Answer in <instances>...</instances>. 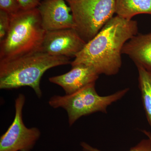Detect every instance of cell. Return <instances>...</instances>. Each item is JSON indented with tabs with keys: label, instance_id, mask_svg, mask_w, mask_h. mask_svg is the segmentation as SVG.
<instances>
[{
	"label": "cell",
	"instance_id": "cell-1",
	"mask_svg": "<svg viewBox=\"0 0 151 151\" xmlns=\"http://www.w3.org/2000/svg\"><path fill=\"white\" fill-rule=\"evenodd\" d=\"M137 22L116 15L110 19L74 58L71 66L84 64L99 75H115L122 65L124 45L137 34Z\"/></svg>",
	"mask_w": 151,
	"mask_h": 151
},
{
	"label": "cell",
	"instance_id": "cell-2",
	"mask_svg": "<svg viewBox=\"0 0 151 151\" xmlns=\"http://www.w3.org/2000/svg\"><path fill=\"white\" fill-rule=\"evenodd\" d=\"M70 58L52 56L40 51L10 59L0 60V89L29 86L38 98L42 97L40 82L44 73L52 68L70 64Z\"/></svg>",
	"mask_w": 151,
	"mask_h": 151
},
{
	"label": "cell",
	"instance_id": "cell-3",
	"mask_svg": "<svg viewBox=\"0 0 151 151\" xmlns=\"http://www.w3.org/2000/svg\"><path fill=\"white\" fill-rule=\"evenodd\" d=\"M46 32L37 8L11 15L8 33L0 43V60L39 51Z\"/></svg>",
	"mask_w": 151,
	"mask_h": 151
},
{
	"label": "cell",
	"instance_id": "cell-4",
	"mask_svg": "<svg viewBox=\"0 0 151 151\" xmlns=\"http://www.w3.org/2000/svg\"><path fill=\"white\" fill-rule=\"evenodd\" d=\"M95 85V83L88 84L70 95H54L50 99L49 104L52 108L65 110L71 127L82 116L98 112L107 113L108 106L122 99L129 90V88H125L111 95L101 96L97 93Z\"/></svg>",
	"mask_w": 151,
	"mask_h": 151
},
{
	"label": "cell",
	"instance_id": "cell-5",
	"mask_svg": "<svg viewBox=\"0 0 151 151\" xmlns=\"http://www.w3.org/2000/svg\"><path fill=\"white\" fill-rule=\"evenodd\" d=\"M116 0H67L75 29L86 42L116 14Z\"/></svg>",
	"mask_w": 151,
	"mask_h": 151
},
{
	"label": "cell",
	"instance_id": "cell-6",
	"mask_svg": "<svg viewBox=\"0 0 151 151\" xmlns=\"http://www.w3.org/2000/svg\"><path fill=\"white\" fill-rule=\"evenodd\" d=\"M24 94H19L15 100L13 122L0 137V151H31L39 139L41 132L37 127L27 128L23 119L25 103Z\"/></svg>",
	"mask_w": 151,
	"mask_h": 151
},
{
	"label": "cell",
	"instance_id": "cell-7",
	"mask_svg": "<svg viewBox=\"0 0 151 151\" xmlns=\"http://www.w3.org/2000/svg\"><path fill=\"white\" fill-rule=\"evenodd\" d=\"M86 43L74 29L46 31L39 51L70 58H75Z\"/></svg>",
	"mask_w": 151,
	"mask_h": 151
},
{
	"label": "cell",
	"instance_id": "cell-8",
	"mask_svg": "<svg viewBox=\"0 0 151 151\" xmlns=\"http://www.w3.org/2000/svg\"><path fill=\"white\" fill-rule=\"evenodd\" d=\"M37 8L42 27L46 31L75 29L71 9L64 0H44Z\"/></svg>",
	"mask_w": 151,
	"mask_h": 151
},
{
	"label": "cell",
	"instance_id": "cell-9",
	"mask_svg": "<svg viewBox=\"0 0 151 151\" xmlns=\"http://www.w3.org/2000/svg\"><path fill=\"white\" fill-rule=\"evenodd\" d=\"M99 75L90 66L78 64L72 66L67 73L49 78L51 83L61 86L65 95L77 92L88 84L95 83Z\"/></svg>",
	"mask_w": 151,
	"mask_h": 151
},
{
	"label": "cell",
	"instance_id": "cell-10",
	"mask_svg": "<svg viewBox=\"0 0 151 151\" xmlns=\"http://www.w3.org/2000/svg\"><path fill=\"white\" fill-rule=\"evenodd\" d=\"M122 52L128 55L136 66L151 73V32L134 36L124 45Z\"/></svg>",
	"mask_w": 151,
	"mask_h": 151
},
{
	"label": "cell",
	"instance_id": "cell-11",
	"mask_svg": "<svg viewBox=\"0 0 151 151\" xmlns=\"http://www.w3.org/2000/svg\"><path fill=\"white\" fill-rule=\"evenodd\" d=\"M116 14L128 20L140 14H151V0H116Z\"/></svg>",
	"mask_w": 151,
	"mask_h": 151
},
{
	"label": "cell",
	"instance_id": "cell-12",
	"mask_svg": "<svg viewBox=\"0 0 151 151\" xmlns=\"http://www.w3.org/2000/svg\"><path fill=\"white\" fill-rule=\"evenodd\" d=\"M139 73V86L141 93L143 108L151 128V73L137 65Z\"/></svg>",
	"mask_w": 151,
	"mask_h": 151
},
{
	"label": "cell",
	"instance_id": "cell-13",
	"mask_svg": "<svg viewBox=\"0 0 151 151\" xmlns=\"http://www.w3.org/2000/svg\"><path fill=\"white\" fill-rule=\"evenodd\" d=\"M80 145L83 151H102L85 142H81ZM128 151H151V140L148 138L144 139Z\"/></svg>",
	"mask_w": 151,
	"mask_h": 151
},
{
	"label": "cell",
	"instance_id": "cell-14",
	"mask_svg": "<svg viewBox=\"0 0 151 151\" xmlns=\"http://www.w3.org/2000/svg\"><path fill=\"white\" fill-rule=\"evenodd\" d=\"M11 15L0 9V43L6 38L9 30Z\"/></svg>",
	"mask_w": 151,
	"mask_h": 151
},
{
	"label": "cell",
	"instance_id": "cell-15",
	"mask_svg": "<svg viewBox=\"0 0 151 151\" xmlns=\"http://www.w3.org/2000/svg\"><path fill=\"white\" fill-rule=\"evenodd\" d=\"M0 9L10 15L16 13L21 10L17 0H0Z\"/></svg>",
	"mask_w": 151,
	"mask_h": 151
},
{
	"label": "cell",
	"instance_id": "cell-16",
	"mask_svg": "<svg viewBox=\"0 0 151 151\" xmlns=\"http://www.w3.org/2000/svg\"><path fill=\"white\" fill-rule=\"evenodd\" d=\"M22 10L37 8L40 4V0H17Z\"/></svg>",
	"mask_w": 151,
	"mask_h": 151
},
{
	"label": "cell",
	"instance_id": "cell-17",
	"mask_svg": "<svg viewBox=\"0 0 151 151\" xmlns=\"http://www.w3.org/2000/svg\"><path fill=\"white\" fill-rule=\"evenodd\" d=\"M142 132L145 134V135L149 138L151 140V133L148 131H146L145 130H143L142 131Z\"/></svg>",
	"mask_w": 151,
	"mask_h": 151
},
{
	"label": "cell",
	"instance_id": "cell-18",
	"mask_svg": "<svg viewBox=\"0 0 151 151\" xmlns=\"http://www.w3.org/2000/svg\"><path fill=\"white\" fill-rule=\"evenodd\" d=\"M66 1H67V0H66Z\"/></svg>",
	"mask_w": 151,
	"mask_h": 151
}]
</instances>
